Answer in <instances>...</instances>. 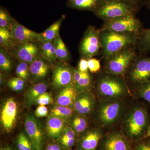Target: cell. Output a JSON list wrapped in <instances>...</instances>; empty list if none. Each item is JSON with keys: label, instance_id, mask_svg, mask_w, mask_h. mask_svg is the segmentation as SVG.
Instances as JSON below:
<instances>
[{"label": "cell", "instance_id": "6da1fadb", "mask_svg": "<svg viewBox=\"0 0 150 150\" xmlns=\"http://www.w3.org/2000/svg\"><path fill=\"white\" fill-rule=\"evenodd\" d=\"M124 99L99 98L93 112L97 126L109 129L122 121L129 109Z\"/></svg>", "mask_w": 150, "mask_h": 150}, {"label": "cell", "instance_id": "7a4b0ae2", "mask_svg": "<svg viewBox=\"0 0 150 150\" xmlns=\"http://www.w3.org/2000/svg\"><path fill=\"white\" fill-rule=\"evenodd\" d=\"M149 114L144 108L135 104L129 108L122 121V132L131 142H139L145 137L149 123Z\"/></svg>", "mask_w": 150, "mask_h": 150}, {"label": "cell", "instance_id": "3957f363", "mask_svg": "<svg viewBox=\"0 0 150 150\" xmlns=\"http://www.w3.org/2000/svg\"><path fill=\"white\" fill-rule=\"evenodd\" d=\"M100 31L101 50L105 59L137 43L136 33L115 32L108 29Z\"/></svg>", "mask_w": 150, "mask_h": 150}, {"label": "cell", "instance_id": "277c9868", "mask_svg": "<svg viewBox=\"0 0 150 150\" xmlns=\"http://www.w3.org/2000/svg\"><path fill=\"white\" fill-rule=\"evenodd\" d=\"M95 91L99 98L124 99L130 95L124 80L120 76L109 74L101 76L98 80Z\"/></svg>", "mask_w": 150, "mask_h": 150}, {"label": "cell", "instance_id": "5b68a950", "mask_svg": "<svg viewBox=\"0 0 150 150\" xmlns=\"http://www.w3.org/2000/svg\"><path fill=\"white\" fill-rule=\"evenodd\" d=\"M134 4L126 0H100L94 12L105 21L134 14Z\"/></svg>", "mask_w": 150, "mask_h": 150}, {"label": "cell", "instance_id": "8992f818", "mask_svg": "<svg viewBox=\"0 0 150 150\" xmlns=\"http://www.w3.org/2000/svg\"><path fill=\"white\" fill-rule=\"evenodd\" d=\"M134 57L131 48H126L106 59L105 69L108 74L122 76L126 72Z\"/></svg>", "mask_w": 150, "mask_h": 150}, {"label": "cell", "instance_id": "52a82bcc", "mask_svg": "<svg viewBox=\"0 0 150 150\" xmlns=\"http://www.w3.org/2000/svg\"><path fill=\"white\" fill-rule=\"evenodd\" d=\"M101 49L100 31L89 26L86 30L79 46L80 53L83 58L91 59L99 54Z\"/></svg>", "mask_w": 150, "mask_h": 150}, {"label": "cell", "instance_id": "ba28073f", "mask_svg": "<svg viewBox=\"0 0 150 150\" xmlns=\"http://www.w3.org/2000/svg\"><path fill=\"white\" fill-rule=\"evenodd\" d=\"M25 133L29 137L35 150H43L45 143V131L42 124L35 115L27 114L24 119Z\"/></svg>", "mask_w": 150, "mask_h": 150}, {"label": "cell", "instance_id": "9c48e42d", "mask_svg": "<svg viewBox=\"0 0 150 150\" xmlns=\"http://www.w3.org/2000/svg\"><path fill=\"white\" fill-rule=\"evenodd\" d=\"M140 27V22L134 14H130L105 21L102 29L110 30L117 32L136 33Z\"/></svg>", "mask_w": 150, "mask_h": 150}, {"label": "cell", "instance_id": "30bf717a", "mask_svg": "<svg viewBox=\"0 0 150 150\" xmlns=\"http://www.w3.org/2000/svg\"><path fill=\"white\" fill-rule=\"evenodd\" d=\"M131 143L122 131H112L104 134L97 150H133Z\"/></svg>", "mask_w": 150, "mask_h": 150}, {"label": "cell", "instance_id": "8fae6325", "mask_svg": "<svg viewBox=\"0 0 150 150\" xmlns=\"http://www.w3.org/2000/svg\"><path fill=\"white\" fill-rule=\"evenodd\" d=\"M74 69L66 62H59L53 69L51 85L54 89L60 90L73 83Z\"/></svg>", "mask_w": 150, "mask_h": 150}, {"label": "cell", "instance_id": "7c38bea8", "mask_svg": "<svg viewBox=\"0 0 150 150\" xmlns=\"http://www.w3.org/2000/svg\"><path fill=\"white\" fill-rule=\"evenodd\" d=\"M18 106L15 100L9 98L4 101L1 109L0 122L2 130L4 133L11 132L16 122Z\"/></svg>", "mask_w": 150, "mask_h": 150}, {"label": "cell", "instance_id": "4fadbf2b", "mask_svg": "<svg viewBox=\"0 0 150 150\" xmlns=\"http://www.w3.org/2000/svg\"><path fill=\"white\" fill-rule=\"evenodd\" d=\"M10 52L19 62L29 65L42 55L40 44L37 41L18 44Z\"/></svg>", "mask_w": 150, "mask_h": 150}, {"label": "cell", "instance_id": "5bb4252c", "mask_svg": "<svg viewBox=\"0 0 150 150\" xmlns=\"http://www.w3.org/2000/svg\"><path fill=\"white\" fill-rule=\"evenodd\" d=\"M104 135L103 129L98 126L89 128L77 137L76 150H97Z\"/></svg>", "mask_w": 150, "mask_h": 150}, {"label": "cell", "instance_id": "9a60e30c", "mask_svg": "<svg viewBox=\"0 0 150 150\" xmlns=\"http://www.w3.org/2000/svg\"><path fill=\"white\" fill-rule=\"evenodd\" d=\"M97 100L95 95L91 91L79 93L74 103L75 112L88 116L93 113Z\"/></svg>", "mask_w": 150, "mask_h": 150}, {"label": "cell", "instance_id": "2e32d148", "mask_svg": "<svg viewBox=\"0 0 150 150\" xmlns=\"http://www.w3.org/2000/svg\"><path fill=\"white\" fill-rule=\"evenodd\" d=\"M130 80L139 85L150 81V58H144L133 65L129 73Z\"/></svg>", "mask_w": 150, "mask_h": 150}, {"label": "cell", "instance_id": "e0dca14e", "mask_svg": "<svg viewBox=\"0 0 150 150\" xmlns=\"http://www.w3.org/2000/svg\"><path fill=\"white\" fill-rule=\"evenodd\" d=\"M50 63L41 55L29 65L30 81L36 83L46 77L50 70Z\"/></svg>", "mask_w": 150, "mask_h": 150}, {"label": "cell", "instance_id": "ac0fdd59", "mask_svg": "<svg viewBox=\"0 0 150 150\" xmlns=\"http://www.w3.org/2000/svg\"><path fill=\"white\" fill-rule=\"evenodd\" d=\"M69 122L54 116L48 115L46 123V132L48 138L57 142L62 137Z\"/></svg>", "mask_w": 150, "mask_h": 150}, {"label": "cell", "instance_id": "d6986e66", "mask_svg": "<svg viewBox=\"0 0 150 150\" xmlns=\"http://www.w3.org/2000/svg\"><path fill=\"white\" fill-rule=\"evenodd\" d=\"M12 35L17 44L37 41L38 33L30 30L15 20L11 30Z\"/></svg>", "mask_w": 150, "mask_h": 150}, {"label": "cell", "instance_id": "ffe728a7", "mask_svg": "<svg viewBox=\"0 0 150 150\" xmlns=\"http://www.w3.org/2000/svg\"><path fill=\"white\" fill-rule=\"evenodd\" d=\"M77 94L74 85L70 84L59 91L56 98V104L73 108Z\"/></svg>", "mask_w": 150, "mask_h": 150}, {"label": "cell", "instance_id": "44dd1931", "mask_svg": "<svg viewBox=\"0 0 150 150\" xmlns=\"http://www.w3.org/2000/svg\"><path fill=\"white\" fill-rule=\"evenodd\" d=\"M48 84L45 81L34 83L26 90L24 94V103L28 108L34 104L35 100L40 96L46 92Z\"/></svg>", "mask_w": 150, "mask_h": 150}, {"label": "cell", "instance_id": "7402d4cb", "mask_svg": "<svg viewBox=\"0 0 150 150\" xmlns=\"http://www.w3.org/2000/svg\"><path fill=\"white\" fill-rule=\"evenodd\" d=\"M65 18V16H63L61 18L54 22L47 29L40 33H38V42L45 43L54 40L59 35L60 27Z\"/></svg>", "mask_w": 150, "mask_h": 150}, {"label": "cell", "instance_id": "603a6c76", "mask_svg": "<svg viewBox=\"0 0 150 150\" xmlns=\"http://www.w3.org/2000/svg\"><path fill=\"white\" fill-rule=\"evenodd\" d=\"M87 117L75 112L72 115L69 122V126L74 131L77 137L88 129L89 121Z\"/></svg>", "mask_w": 150, "mask_h": 150}, {"label": "cell", "instance_id": "cb8c5ba5", "mask_svg": "<svg viewBox=\"0 0 150 150\" xmlns=\"http://www.w3.org/2000/svg\"><path fill=\"white\" fill-rule=\"evenodd\" d=\"M74 112L73 107L56 104L51 108L48 115L57 117L69 122Z\"/></svg>", "mask_w": 150, "mask_h": 150}, {"label": "cell", "instance_id": "d4e9b609", "mask_svg": "<svg viewBox=\"0 0 150 150\" xmlns=\"http://www.w3.org/2000/svg\"><path fill=\"white\" fill-rule=\"evenodd\" d=\"M13 55L10 51L0 47V69L6 73L10 72L13 66Z\"/></svg>", "mask_w": 150, "mask_h": 150}, {"label": "cell", "instance_id": "484cf974", "mask_svg": "<svg viewBox=\"0 0 150 150\" xmlns=\"http://www.w3.org/2000/svg\"><path fill=\"white\" fill-rule=\"evenodd\" d=\"M98 0H68L67 6L80 10L92 11L96 8Z\"/></svg>", "mask_w": 150, "mask_h": 150}, {"label": "cell", "instance_id": "4316f807", "mask_svg": "<svg viewBox=\"0 0 150 150\" xmlns=\"http://www.w3.org/2000/svg\"><path fill=\"white\" fill-rule=\"evenodd\" d=\"M17 45L11 30L0 27V46L11 51Z\"/></svg>", "mask_w": 150, "mask_h": 150}, {"label": "cell", "instance_id": "83f0119b", "mask_svg": "<svg viewBox=\"0 0 150 150\" xmlns=\"http://www.w3.org/2000/svg\"><path fill=\"white\" fill-rule=\"evenodd\" d=\"M57 60L59 62H66L69 60L70 53L60 35L54 40Z\"/></svg>", "mask_w": 150, "mask_h": 150}, {"label": "cell", "instance_id": "f1b7e54d", "mask_svg": "<svg viewBox=\"0 0 150 150\" xmlns=\"http://www.w3.org/2000/svg\"><path fill=\"white\" fill-rule=\"evenodd\" d=\"M93 77L88 71L82 73L79 80L75 85L78 93L88 91H91L93 86Z\"/></svg>", "mask_w": 150, "mask_h": 150}, {"label": "cell", "instance_id": "f546056e", "mask_svg": "<svg viewBox=\"0 0 150 150\" xmlns=\"http://www.w3.org/2000/svg\"><path fill=\"white\" fill-rule=\"evenodd\" d=\"M16 144L18 150H35L32 142L25 132H22L18 134Z\"/></svg>", "mask_w": 150, "mask_h": 150}, {"label": "cell", "instance_id": "4dcf8cb0", "mask_svg": "<svg viewBox=\"0 0 150 150\" xmlns=\"http://www.w3.org/2000/svg\"><path fill=\"white\" fill-rule=\"evenodd\" d=\"M15 20L5 10L1 7L0 9V27L7 28L11 31Z\"/></svg>", "mask_w": 150, "mask_h": 150}, {"label": "cell", "instance_id": "1f68e13d", "mask_svg": "<svg viewBox=\"0 0 150 150\" xmlns=\"http://www.w3.org/2000/svg\"><path fill=\"white\" fill-rule=\"evenodd\" d=\"M17 77L22 79L28 83L30 81L29 74V65L24 62H19L16 69Z\"/></svg>", "mask_w": 150, "mask_h": 150}, {"label": "cell", "instance_id": "d6a6232c", "mask_svg": "<svg viewBox=\"0 0 150 150\" xmlns=\"http://www.w3.org/2000/svg\"><path fill=\"white\" fill-rule=\"evenodd\" d=\"M27 82L21 78H11L7 81V86L9 88L13 91L21 92L24 90L27 85Z\"/></svg>", "mask_w": 150, "mask_h": 150}, {"label": "cell", "instance_id": "836d02e7", "mask_svg": "<svg viewBox=\"0 0 150 150\" xmlns=\"http://www.w3.org/2000/svg\"><path fill=\"white\" fill-rule=\"evenodd\" d=\"M137 95L150 104V81L139 85L137 89Z\"/></svg>", "mask_w": 150, "mask_h": 150}, {"label": "cell", "instance_id": "e575fe53", "mask_svg": "<svg viewBox=\"0 0 150 150\" xmlns=\"http://www.w3.org/2000/svg\"><path fill=\"white\" fill-rule=\"evenodd\" d=\"M53 102L54 99L51 93L48 92H46L35 100L33 104L38 105H46L52 104Z\"/></svg>", "mask_w": 150, "mask_h": 150}, {"label": "cell", "instance_id": "d590c367", "mask_svg": "<svg viewBox=\"0 0 150 150\" xmlns=\"http://www.w3.org/2000/svg\"><path fill=\"white\" fill-rule=\"evenodd\" d=\"M140 43L143 50L150 51V29H146L143 31Z\"/></svg>", "mask_w": 150, "mask_h": 150}, {"label": "cell", "instance_id": "8d00e7d4", "mask_svg": "<svg viewBox=\"0 0 150 150\" xmlns=\"http://www.w3.org/2000/svg\"><path fill=\"white\" fill-rule=\"evenodd\" d=\"M88 70L91 73H96L100 70L101 66L99 60L92 58L88 59Z\"/></svg>", "mask_w": 150, "mask_h": 150}, {"label": "cell", "instance_id": "74e56055", "mask_svg": "<svg viewBox=\"0 0 150 150\" xmlns=\"http://www.w3.org/2000/svg\"><path fill=\"white\" fill-rule=\"evenodd\" d=\"M34 114L37 118L46 117L48 114V108L46 105H39L35 109Z\"/></svg>", "mask_w": 150, "mask_h": 150}, {"label": "cell", "instance_id": "f35d334b", "mask_svg": "<svg viewBox=\"0 0 150 150\" xmlns=\"http://www.w3.org/2000/svg\"><path fill=\"white\" fill-rule=\"evenodd\" d=\"M133 150H150V142H136Z\"/></svg>", "mask_w": 150, "mask_h": 150}, {"label": "cell", "instance_id": "ab89813d", "mask_svg": "<svg viewBox=\"0 0 150 150\" xmlns=\"http://www.w3.org/2000/svg\"><path fill=\"white\" fill-rule=\"evenodd\" d=\"M78 69L82 73L88 71V59L82 58L79 62Z\"/></svg>", "mask_w": 150, "mask_h": 150}, {"label": "cell", "instance_id": "60d3db41", "mask_svg": "<svg viewBox=\"0 0 150 150\" xmlns=\"http://www.w3.org/2000/svg\"><path fill=\"white\" fill-rule=\"evenodd\" d=\"M46 150H65L57 142H54L48 143L46 146Z\"/></svg>", "mask_w": 150, "mask_h": 150}, {"label": "cell", "instance_id": "b9f144b4", "mask_svg": "<svg viewBox=\"0 0 150 150\" xmlns=\"http://www.w3.org/2000/svg\"><path fill=\"white\" fill-rule=\"evenodd\" d=\"M82 74V73L78 69V68L75 69L74 71L73 80V83L74 85V86L81 79Z\"/></svg>", "mask_w": 150, "mask_h": 150}, {"label": "cell", "instance_id": "7bdbcfd3", "mask_svg": "<svg viewBox=\"0 0 150 150\" xmlns=\"http://www.w3.org/2000/svg\"><path fill=\"white\" fill-rule=\"evenodd\" d=\"M6 77L5 75L3 73H0V84L3 86L5 83Z\"/></svg>", "mask_w": 150, "mask_h": 150}, {"label": "cell", "instance_id": "ee69618b", "mask_svg": "<svg viewBox=\"0 0 150 150\" xmlns=\"http://www.w3.org/2000/svg\"><path fill=\"white\" fill-rule=\"evenodd\" d=\"M0 150H16L12 146H10L9 145H5V146H3L1 147Z\"/></svg>", "mask_w": 150, "mask_h": 150}, {"label": "cell", "instance_id": "f6af8a7d", "mask_svg": "<svg viewBox=\"0 0 150 150\" xmlns=\"http://www.w3.org/2000/svg\"><path fill=\"white\" fill-rule=\"evenodd\" d=\"M145 137H150V124L148 127L147 131L146 133V136Z\"/></svg>", "mask_w": 150, "mask_h": 150}, {"label": "cell", "instance_id": "bcb514c9", "mask_svg": "<svg viewBox=\"0 0 150 150\" xmlns=\"http://www.w3.org/2000/svg\"><path fill=\"white\" fill-rule=\"evenodd\" d=\"M126 1H129V2L133 3H136L137 2L139 1L140 0H126Z\"/></svg>", "mask_w": 150, "mask_h": 150}, {"label": "cell", "instance_id": "7dc6e473", "mask_svg": "<svg viewBox=\"0 0 150 150\" xmlns=\"http://www.w3.org/2000/svg\"><path fill=\"white\" fill-rule=\"evenodd\" d=\"M149 4H150V0H149Z\"/></svg>", "mask_w": 150, "mask_h": 150}, {"label": "cell", "instance_id": "c3c4849f", "mask_svg": "<svg viewBox=\"0 0 150 150\" xmlns=\"http://www.w3.org/2000/svg\"><path fill=\"white\" fill-rule=\"evenodd\" d=\"M98 1H100V0H98Z\"/></svg>", "mask_w": 150, "mask_h": 150}, {"label": "cell", "instance_id": "681fc988", "mask_svg": "<svg viewBox=\"0 0 150 150\" xmlns=\"http://www.w3.org/2000/svg\"></svg>", "mask_w": 150, "mask_h": 150}]
</instances>
